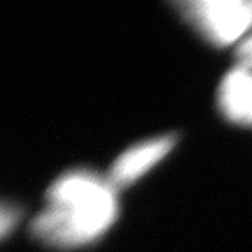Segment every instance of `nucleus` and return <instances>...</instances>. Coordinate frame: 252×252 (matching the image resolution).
I'll return each mask as SVG.
<instances>
[{"label":"nucleus","instance_id":"f257e3e1","mask_svg":"<svg viewBox=\"0 0 252 252\" xmlns=\"http://www.w3.org/2000/svg\"><path fill=\"white\" fill-rule=\"evenodd\" d=\"M47 207L31 225L32 236L55 248H78L94 242L117 218L116 189L88 170L61 175L46 194Z\"/></svg>","mask_w":252,"mask_h":252},{"label":"nucleus","instance_id":"f03ea898","mask_svg":"<svg viewBox=\"0 0 252 252\" xmlns=\"http://www.w3.org/2000/svg\"><path fill=\"white\" fill-rule=\"evenodd\" d=\"M193 23L216 46H228L240 38L252 25L251 2L239 0H194L178 5Z\"/></svg>","mask_w":252,"mask_h":252},{"label":"nucleus","instance_id":"7ed1b4c3","mask_svg":"<svg viewBox=\"0 0 252 252\" xmlns=\"http://www.w3.org/2000/svg\"><path fill=\"white\" fill-rule=\"evenodd\" d=\"M176 145L175 135H161L145 140L126 149L113 163L108 181L113 187H125L135 183L157 166Z\"/></svg>","mask_w":252,"mask_h":252},{"label":"nucleus","instance_id":"20e7f679","mask_svg":"<svg viewBox=\"0 0 252 252\" xmlns=\"http://www.w3.org/2000/svg\"><path fill=\"white\" fill-rule=\"evenodd\" d=\"M219 106L228 120L242 125H252L251 68L239 65L223 78L219 88Z\"/></svg>","mask_w":252,"mask_h":252},{"label":"nucleus","instance_id":"39448f33","mask_svg":"<svg viewBox=\"0 0 252 252\" xmlns=\"http://www.w3.org/2000/svg\"><path fill=\"white\" fill-rule=\"evenodd\" d=\"M17 219H19V213H17V210L8 204H3L2 216H0V231H2V237H6V234L12 229Z\"/></svg>","mask_w":252,"mask_h":252},{"label":"nucleus","instance_id":"423d86ee","mask_svg":"<svg viewBox=\"0 0 252 252\" xmlns=\"http://www.w3.org/2000/svg\"><path fill=\"white\" fill-rule=\"evenodd\" d=\"M237 60L242 67L252 68V37L245 40L237 49Z\"/></svg>","mask_w":252,"mask_h":252}]
</instances>
